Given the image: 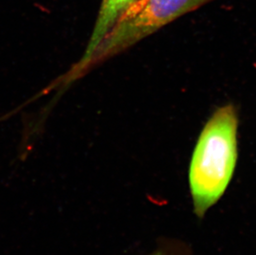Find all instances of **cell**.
<instances>
[{"instance_id": "cell-2", "label": "cell", "mask_w": 256, "mask_h": 255, "mask_svg": "<svg viewBox=\"0 0 256 255\" xmlns=\"http://www.w3.org/2000/svg\"><path fill=\"white\" fill-rule=\"evenodd\" d=\"M212 0H136L94 52L92 63L112 58L182 15Z\"/></svg>"}, {"instance_id": "cell-3", "label": "cell", "mask_w": 256, "mask_h": 255, "mask_svg": "<svg viewBox=\"0 0 256 255\" xmlns=\"http://www.w3.org/2000/svg\"><path fill=\"white\" fill-rule=\"evenodd\" d=\"M136 0H103L96 24L92 32V38L87 45L80 62L74 68V72L80 73L92 63V58L97 48L106 38L122 14Z\"/></svg>"}, {"instance_id": "cell-1", "label": "cell", "mask_w": 256, "mask_h": 255, "mask_svg": "<svg viewBox=\"0 0 256 255\" xmlns=\"http://www.w3.org/2000/svg\"><path fill=\"white\" fill-rule=\"evenodd\" d=\"M238 114L232 104L222 106L200 132L189 168L194 214L198 219L228 189L238 158Z\"/></svg>"}, {"instance_id": "cell-4", "label": "cell", "mask_w": 256, "mask_h": 255, "mask_svg": "<svg viewBox=\"0 0 256 255\" xmlns=\"http://www.w3.org/2000/svg\"><path fill=\"white\" fill-rule=\"evenodd\" d=\"M148 255H194L191 246L176 238H162L158 241V246Z\"/></svg>"}]
</instances>
